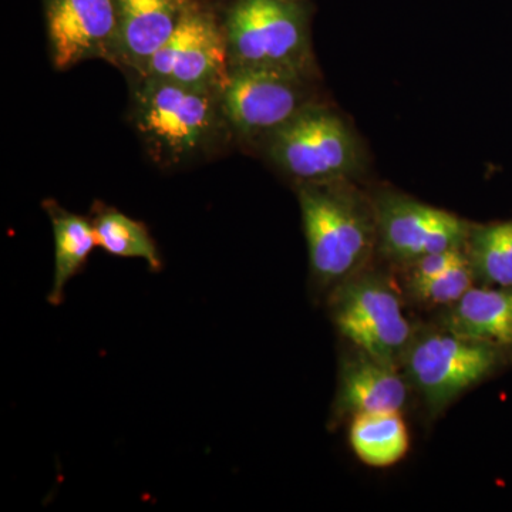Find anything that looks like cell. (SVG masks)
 Instances as JSON below:
<instances>
[{"label":"cell","mask_w":512,"mask_h":512,"mask_svg":"<svg viewBox=\"0 0 512 512\" xmlns=\"http://www.w3.org/2000/svg\"><path fill=\"white\" fill-rule=\"evenodd\" d=\"M443 328L495 348H511L512 288L474 285L446 308Z\"/></svg>","instance_id":"obj_13"},{"label":"cell","mask_w":512,"mask_h":512,"mask_svg":"<svg viewBox=\"0 0 512 512\" xmlns=\"http://www.w3.org/2000/svg\"><path fill=\"white\" fill-rule=\"evenodd\" d=\"M400 367L356 349L342 359L335 409L339 416L400 412L409 399V382Z\"/></svg>","instance_id":"obj_12"},{"label":"cell","mask_w":512,"mask_h":512,"mask_svg":"<svg viewBox=\"0 0 512 512\" xmlns=\"http://www.w3.org/2000/svg\"><path fill=\"white\" fill-rule=\"evenodd\" d=\"M466 252L478 282L512 288V220L471 224Z\"/></svg>","instance_id":"obj_17"},{"label":"cell","mask_w":512,"mask_h":512,"mask_svg":"<svg viewBox=\"0 0 512 512\" xmlns=\"http://www.w3.org/2000/svg\"><path fill=\"white\" fill-rule=\"evenodd\" d=\"M220 96L235 148L254 154L306 107L328 100L322 77L265 67H229Z\"/></svg>","instance_id":"obj_5"},{"label":"cell","mask_w":512,"mask_h":512,"mask_svg":"<svg viewBox=\"0 0 512 512\" xmlns=\"http://www.w3.org/2000/svg\"><path fill=\"white\" fill-rule=\"evenodd\" d=\"M349 443L367 466L390 467L409 451V429L400 412L356 414L350 421Z\"/></svg>","instance_id":"obj_15"},{"label":"cell","mask_w":512,"mask_h":512,"mask_svg":"<svg viewBox=\"0 0 512 512\" xmlns=\"http://www.w3.org/2000/svg\"><path fill=\"white\" fill-rule=\"evenodd\" d=\"M50 60L60 72L89 60L113 64L116 0H42Z\"/></svg>","instance_id":"obj_10"},{"label":"cell","mask_w":512,"mask_h":512,"mask_svg":"<svg viewBox=\"0 0 512 512\" xmlns=\"http://www.w3.org/2000/svg\"><path fill=\"white\" fill-rule=\"evenodd\" d=\"M316 284L335 289L369 268L377 254V222L372 192L359 181L295 187Z\"/></svg>","instance_id":"obj_2"},{"label":"cell","mask_w":512,"mask_h":512,"mask_svg":"<svg viewBox=\"0 0 512 512\" xmlns=\"http://www.w3.org/2000/svg\"><path fill=\"white\" fill-rule=\"evenodd\" d=\"M229 67H265L322 77L308 0H221Z\"/></svg>","instance_id":"obj_4"},{"label":"cell","mask_w":512,"mask_h":512,"mask_svg":"<svg viewBox=\"0 0 512 512\" xmlns=\"http://www.w3.org/2000/svg\"><path fill=\"white\" fill-rule=\"evenodd\" d=\"M43 208L52 222L55 237V274L47 301L57 306L63 302L67 284L87 265L97 239L90 218L67 211L55 200H46Z\"/></svg>","instance_id":"obj_14"},{"label":"cell","mask_w":512,"mask_h":512,"mask_svg":"<svg viewBox=\"0 0 512 512\" xmlns=\"http://www.w3.org/2000/svg\"><path fill=\"white\" fill-rule=\"evenodd\" d=\"M500 362V348L443 328L416 333L400 367L427 409L437 414L487 379Z\"/></svg>","instance_id":"obj_7"},{"label":"cell","mask_w":512,"mask_h":512,"mask_svg":"<svg viewBox=\"0 0 512 512\" xmlns=\"http://www.w3.org/2000/svg\"><path fill=\"white\" fill-rule=\"evenodd\" d=\"M113 66L127 77L143 76L153 57L180 25L191 0H116Z\"/></svg>","instance_id":"obj_11"},{"label":"cell","mask_w":512,"mask_h":512,"mask_svg":"<svg viewBox=\"0 0 512 512\" xmlns=\"http://www.w3.org/2000/svg\"><path fill=\"white\" fill-rule=\"evenodd\" d=\"M97 247L117 258L143 259L153 272L163 269V259L156 241L144 222L134 220L103 202H94L92 208Z\"/></svg>","instance_id":"obj_16"},{"label":"cell","mask_w":512,"mask_h":512,"mask_svg":"<svg viewBox=\"0 0 512 512\" xmlns=\"http://www.w3.org/2000/svg\"><path fill=\"white\" fill-rule=\"evenodd\" d=\"M228 69L220 2L191 0L174 35L153 57L143 76L198 89L220 90Z\"/></svg>","instance_id":"obj_9"},{"label":"cell","mask_w":512,"mask_h":512,"mask_svg":"<svg viewBox=\"0 0 512 512\" xmlns=\"http://www.w3.org/2000/svg\"><path fill=\"white\" fill-rule=\"evenodd\" d=\"M293 185L359 181L369 174L370 154L346 114L319 101L266 138L256 151Z\"/></svg>","instance_id":"obj_3"},{"label":"cell","mask_w":512,"mask_h":512,"mask_svg":"<svg viewBox=\"0 0 512 512\" xmlns=\"http://www.w3.org/2000/svg\"><path fill=\"white\" fill-rule=\"evenodd\" d=\"M330 316L356 349L397 367L416 335L399 292L367 269L333 289Z\"/></svg>","instance_id":"obj_6"},{"label":"cell","mask_w":512,"mask_h":512,"mask_svg":"<svg viewBox=\"0 0 512 512\" xmlns=\"http://www.w3.org/2000/svg\"><path fill=\"white\" fill-rule=\"evenodd\" d=\"M127 79L128 120L156 167L181 170L234 150L220 90L198 89L151 76Z\"/></svg>","instance_id":"obj_1"},{"label":"cell","mask_w":512,"mask_h":512,"mask_svg":"<svg viewBox=\"0 0 512 512\" xmlns=\"http://www.w3.org/2000/svg\"><path fill=\"white\" fill-rule=\"evenodd\" d=\"M377 222V254L390 264L412 265L424 256L466 248L471 222L393 190L372 192Z\"/></svg>","instance_id":"obj_8"},{"label":"cell","mask_w":512,"mask_h":512,"mask_svg":"<svg viewBox=\"0 0 512 512\" xmlns=\"http://www.w3.org/2000/svg\"><path fill=\"white\" fill-rule=\"evenodd\" d=\"M477 282L476 272L466 255L439 275L421 281H410L407 284L417 301L433 308H448L463 298Z\"/></svg>","instance_id":"obj_18"}]
</instances>
